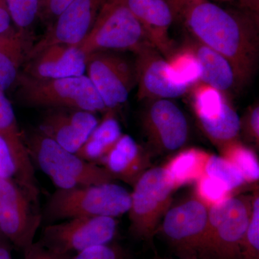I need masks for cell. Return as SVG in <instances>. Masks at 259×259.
<instances>
[{"mask_svg":"<svg viewBox=\"0 0 259 259\" xmlns=\"http://www.w3.org/2000/svg\"><path fill=\"white\" fill-rule=\"evenodd\" d=\"M32 45L29 31L13 28L0 35V90L5 93L16 83Z\"/></svg>","mask_w":259,"mask_h":259,"instance_id":"21","label":"cell"},{"mask_svg":"<svg viewBox=\"0 0 259 259\" xmlns=\"http://www.w3.org/2000/svg\"><path fill=\"white\" fill-rule=\"evenodd\" d=\"M102 159L114 178L135 184L147 171L150 160L147 153L131 136L123 135Z\"/></svg>","mask_w":259,"mask_h":259,"instance_id":"20","label":"cell"},{"mask_svg":"<svg viewBox=\"0 0 259 259\" xmlns=\"http://www.w3.org/2000/svg\"><path fill=\"white\" fill-rule=\"evenodd\" d=\"M87 59L79 46L54 44L39 51L26 61L23 74L40 79L82 76Z\"/></svg>","mask_w":259,"mask_h":259,"instance_id":"17","label":"cell"},{"mask_svg":"<svg viewBox=\"0 0 259 259\" xmlns=\"http://www.w3.org/2000/svg\"><path fill=\"white\" fill-rule=\"evenodd\" d=\"M251 208L252 199L231 197L208 209L199 256L240 259Z\"/></svg>","mask_w":259,"mask_h":259,"instance_id":"6","label":"cell"},{"mask_svg":"<svg viewBox=\"0 0 259 259\" xmlns=\"http://www.w3.org/2000/svg\"><path fill=\"white\" fill-rule=\"evenodd\" d=\"M15 84L18 86L17 98L28 106L75 109L93 113L107 111L87 75L40 79L22 72Z\"/></svg>","mask_w":259,"mask_h":259,"instance_id":"3","label":"cell"},{"mask_svg":"<svg viewBox=\"0 0 259 259\" xmlns=\"http://www.w3.org/2000/svg\"><path fill=\"white\" fill-rule=\"evenodd\" d=\"M210 154L199 148L180 151L163 166L174 190L195 184L205 174Z\"/></svg>","mask_w":259,"mask_h":259,"instance_id":"23","label":"cell"},{"mask_svg":"<svg viewBox=\"0 0 259 259\" xmlns=\"http://www.w3.org/2000/svg\"><path fill=\"white\" fill-rule=\"evenodd\" d=\"M107 0H73L51 24L45 35L33 44L28 58L54 44L77 46L93 28Z\"/></svg>","mask_w":259,"mask_h":259,"instance_id":"14","label":"cell"},{"mask_svg":"<svg viewBox=\"0 0 259 259\" xmlns=\"http://www.w3.org/2000/svg\"><path fill=\"white\" fill-rule=\"evenodd\" d=\"M118 121L112 110H107L105 117L89 136L79 151L80 158L90 162L102 159L122 136Z\"/></svg>","mask_w":259,"mask_h":259,"instance_id":"24","label":"cell"},{"mask_svg":"<svg viewBox=\"0 0 259 259\" xmlns=\"http://www.w3.org/2000/svg\"><path fill=\"white\" fill-rule=\"evenodd\" d=\"M245 132L253 142L258 144L259 140V107L258 104L253 105L247 112L245 118Z\"/></svg>","mask_w":259,"mask_h":259,"instance_id":"34","label":"cell"},{"mask_svg":"<svg viewBox=\"0 0 259 259\" xmlns=\"http://www.w3.org/2000/svg\"><path fill=\"white\" fill-rule=\"evenodd\" d=\"M189 92L199 125L212 143L219 148L238 139L241 120L226 94L200 81Z\"/></svg>","mask_w":259,"mask_h":259,"instance_id":"10","label":"cell"},{"mask_svg":"<svg viewBox=\"0 0 259 259\" xmlns=\"http://www.w3.org/2000/svg\"><path fill=\"white\" fill-rule=\"evenodd\" d=\"M166 1L171 8L174 19L176 20L180 18L182 12L192 0H166Z\"/></svg>","mask_w":259,"mask_h":259,"instance_id":"37","label":"cell"},{"mask_svg":"<svg viewBox=\"0 0 259 259\" xmlns=\"http://www.w3.org/2000/svg\"><path fill=\"white\" fill-rule=\"evenodd\" d=\"M69 259H128L125 251L115 245H101L83 250Z\"/></svg>","mask_w":259,"mask_h":259,"instance_id":"31","label":"cell"},{"mask_svg":"<svg viewBox=\"0 0 259 259\" xmlns=\"http://www.w3.org/2000/svg\"><path fill=\"white\" fill-rule=\"evenodd\" d=\"M131 193L113 182L58 189L48 202L50 221L80 217L116 218L128 212Z\"/></svg>","mask_w":259,"mask_h":259,"instance_id":"4","label":"cell"},{"mask_svg":"<svg viewBox=\"0 0 259 259\" xmlns=\"http://www.w3.org/2000/svg\"><path fill=\"white\" fill-rule=\"evenodd\" d=\"M187 46L192 49L200 64V81L225 94L238 86L233 67L224 56L194 38Z\"/></svg>","mask_w":259,"mask_h":259,"instance_id":"22","label":"cell"},{"mask_svg":"<svg viewBox=\"0 0 259 259\" xmlns=\"http://www.w3.org/2000/svg\"><path fill=\"white\" fill-rule=\"evenodd\" d=\"M86 72L107 110L125 104L137 86L136 60L117 51H98L88 56Z\"/></svg>","mask_w":259,"mask_h":259,"instance_id":"9","label":"cell"},{"mask_svg":"<svg viewBox=\"0 0 259 259\" xmlns=\"http://www.w3.org/2000/svg\"><path fill=\"white\" fill-rule=\"evenodd\" d=\"M95 113L68 108H49L39 131L70 152L76 153L98 125Z\"/></svg>","mask_w":259,"mask_h":259,"instance_id":"16","label":"cell"},{"mask_svg":"<svg viewBox=\"0 0 259 259\" xmlns=\"http://www.w3.org/2000/svg\"><path fill=\"white\" fill-rule=\"evenodd\" d=\"M143 127L149 144L161 152L180 149L188 139L187 118L171 100L149 101L143 117Z\"/></svg>","mask_w":259,"mask_h":259,"instance_id":"15","label":"cell"},{"mask_svg":"<svg viewBox=\"0 0 259 259\" xmlns=\"http://www.w3.org/2000/svg\"><path fill=\"white\" fill-rule=\"evenodd\" d=\"M29 155L58 189L74 188L113 182V176L105 167L85 161L70 152L39 130L24 136Z\"/></svg>","mask_w":259,"mask_h":259,"instance_id":"2","label":"cell"},{"mask_svg":"<svg viewBox=\"0 0 259 259\" xmlns=\"http://www.w3.org/2000/svg\"><path fill=\"white\" fill-rule=\"evenodd\" d=\"M205 174L221 181L231 192L245 183L241 172L223 156L210 154Z\"/></svg>","mask_w":259,"mask_h":259,"instance_id":"28","label":"cell"},{"mask_svg":"<svg viewBox=\"0 0 259 259\" xmlns=\"http://www.w3.org/2000/svg\"><path fill=\"white\" fill-rule=\"evenodd\" d=\"M10 244L8 239L0 233V259H13Z\"/></svg>","mask_w":259,"mask_h":259,"instance_id":"38","label":"cell"},{"mask_svg":"<svg viewBox=\"0 0 259 259\" xmlns=\"http://www.w3.org/2000/svg\"><path fill=\"white\" fill-rule=\"evenodd\" d=\"M117 228L114 218H71L46 227L40 242L57 254L71 257L92 247L109 244Z\"/></svg>","mask_w":259,"mask_h":259,"instance_id":"8","label":"cell"},{"mask_svg":"<svg viewBox=\"0 0 259 259\" xmlns=\"http://www.w3.org/2000/svg\"><path fill=\"white\" fill-rule=\"evenodd\" d=\"M219 148L221 156L236 167L245 182H256L259 179V164L255 153L238 139L223 145Z\"/></svg>","mask_w":259,"mask_h":259,"instance_id":"25","label":"cell"},{"mask_svg":"<svg viewBox=\"0 0 259 259\" xmlns=\"http://www.w3.org/2000/svg\"><path fill=\"white\" fill-rule=\"evenodd\" d=\"M174 190L163 167L149 168L134 184L128 211L134 236L150 241L170 208Z\"/></svg>","mask_w":259,"mask_h":259,"instance_id":"7","label":"cell"},{"mask_svg":"<svg viewBox=\"0 0 259 259\" xmlns=\"http://www.w3.org/2000/svg\"><path fill=\"white\" fill-rule=\"evenodd\" d=\"M73 0H39L38 18L54 21Z\"/></svg>","mask_w":259,"mask_h":259,"instance_id":"33","label":"cell"},{"mask_svg":"<svg viewBox=\"0 0 259 259\" xmlns=\"http://www.w3.org/2000/svg\"><path fill=\"white\" fill-rule=\"evenodd\" d=\"M147 45L152 44L125 0H107L93 28L77 46L88 56L98 51H130L136 54Z\"/></svg>","mask_w":259,"mask_h":259,"instance_id":"5","label":"cell"},{"mask_svg":"<svg viewBox=\"0 0 259 259\" xmlns=\"http://www.w3.org/2000/svg\"><path fill=\"white\" fill-rule=\"evenodd\" d=\"M259 258V197L252 199L251 212L242 241L240 259Z\"/></svg>","mask_w":259,"mask_h":259,"instance_id":"29","label":"cell"},{"mask_svg":"<svg viewBox=\"0 0 259 259\" xmlns=\"http://www.w3.org/2000/svg\"><path fill=\"white\" fill-rule=\"evenodd\" d=\"M148 40L167 59L175 51L169 29L174 19L166 0H125Z\"/></svg>","mask_w":259,"mask_h":259,"instance_id":"19","label":"cell"},{"mask_svg":"<svg viewBox=\"0 0 259 259\" xmlns=\"http://www.w3.org/2000/svg\"><path fill=\"white\" fill-rule=\"evenodd\" d=\"M24 259H69L70 257L64 256L51 251L40 243H33L24 251Z\"/></svg>","mask_w":259,"mask_h":259,"instance_id":"35","label":"cell"},{"mask_svg":"<svg viewBox=\"0 0 259 259\" xmlns=\"http://www.w3.org/2000/svg\"><path fill=\"white\" fill-rule=\"evenodd\" d=\"M208 217V208L194 197L168 209L161 231L182 259H197Z\"/></svg>","mask_w":259,"mask_h":259,"instance_id":"12","label":"cell"},{"mask_svg":"<svg viewBox=\"0 0 259 259\" xmlns=\"http://www.w3.org/2000/svg\"><path fill=\"white\" fill-rule=\"evenodd\" d=\"M231 191L221 181L204 174L195 183V196L209 209L231 197Z\"/></svg>","mask_w":259,"mask_h":259,"instance_id":"27","label":"cell"},{"mask_svg":"<svg viewBox=\"0 0 259 259\" xmlns=\"http://www.w3.org/2000/svg\"><path fill=\"white\" fill-rule=\"evenodd\" d=\"M15 28L29 31L38 18L39 0H6Z\"/></svg>","mask_w":259,"mask_h":259,"instance_id":"30","label":"cell"},{"mask_svg":"<svg viewBox=\"0 0 259 259\" xmlns=\"http://www.w3.org/2000/svg\"></svg>","mask_w":259,"mask_h":259,"instance_id":"39","label":"cell"},{"mask_svg":"<svg viewBox=\"0 0 259 259\" xmlns=\"http://www.w3.org/2000/svg\"><path fill=\"white\" fill-rule=\"evenodd\" d=\"M13 20L6 0H0V35L13 28Z\"/></svg>","mask_w":259,"mask_h":259,"instance_id":"36","label":"cell"},{"mask_svg":"<svg viewBox=\"0 0 259 259\" xmlns=\"http://www.w3.org/2000/svg\"><path fill=\"white\" fill-rule=\"evenodd\" d=\"M35 204L14 180L0 179V233L23 251L34 243L41 222Z\"/></svg>","mask_w":259,"mask_h":259,"instance_id":"11","label":"cell"},{"mask_svg":"<svg viewBox=\"0 0 259 259\" xmlns=\"http://www.w3.org/2000/svg\"><path fill=\"white\" fill-rule=\"evenodd\" d=\"M134 55L139 100H172L190 91L177 79L168 61L152 45L145 46Z\"/></svg>","mask_w":259,"mask_h":259,"instance_id":"13","label":"cell"},{"mask_svg":"<svg viewBox=\"0 0 259 259\" xmlns=\"http://www.w3.org/2000/svg\"><path fill=\"white\" fill-rule=\"evenodd\" d=\"M166 60L180 82L191 88L200 81L202 68L190 47L185 46L183 49L175 51Z\"/></svg>","mask_w":259,"mask_h":259,"instance_id":"26","label":"cell"},{"mask_svg":"<svg viewBox=\"0 0 259 259\" xmlns=\"http://www.w3.org/2000/svg\"><path fill=\"white\" fill-rule=\"evenodd\" d=\"M17 177V166L13 153L6 141L0 136V179L14 180Z\"/></svg>","mask_w":259,"mask_h":259,"instance_id":"32","label":"cell"},{"mask_svg":"<svg viewBox=\"0 0 259 259\" xmlns=\"http://www.w3.org/2000/svg\"><path fill=\"white\" fill-rule=\"evenodd\" d=\"M0 136L6 141L15 158L17 166L15 182L32 200L37 202L39 191L31 158L24 136L19 128L11 102L2 90H0Z\"/></svg>","mask_w":259,"mask_h":259,"instance_id":"18","label":"cell"},{"mask_svg":"<svg viewBox=\"0 0 259 259\" xmlns=\"http://www.w3.org/2000/svg\"><path fill=\"white\" fill-rule=\"evenodd\" d=\"M180 19L193 38L229 61L238 86L251 79L259 53L258 20L255 17L226 9L208 0H192Z\"/></svg>","mask_w":259,"mask_h":259,"instance_id":"1","label":"cell"}]
</instances>
